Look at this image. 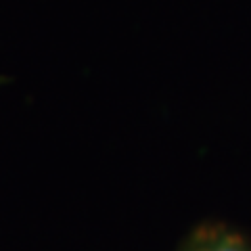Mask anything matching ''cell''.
Returning <instances> with one entry per match:
<instances>
[{
	"label": "cell",
	"instance_id": "6da1fadb",
	"mask_svg": "<svg viewBox=\"0 0 251 251\" xmlns=\"http://www.w3.org/2000/svg\"><path fill=\"white\" fill-rule=\"evenodd\" d=\"M180 251H251V241L226 224H201L182 243Z\"/></svg>",
	"mask_w": 251,
	"mask_h": 251
}]
</instances>
